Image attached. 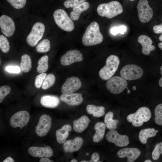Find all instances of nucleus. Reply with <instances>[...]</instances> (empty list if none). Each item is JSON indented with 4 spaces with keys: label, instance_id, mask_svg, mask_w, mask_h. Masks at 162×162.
<instances>
[{
    "label": "nucleus",
    "instance_id": "1",
    "mask_svg": "<svg viewBox=\"0 0 162 162\" xmlns=\"http://www.w3.org/2000/svg\"><path fill=\"white\" fill-rule=\"evenodd\" d=\"M103 37L100 31L98 24L96 22H92L87 28L82 38V43L86 46H91L101 43Z\"/></svg>",
    "mask_w": 162,
    "mask_h": 162
},
{
    "label": "nucleus",
    "instance_id": "2",
    "mask_svg": "<svg viewBox=\"0 0 162 162\" xmlns=\"http://www.w3.org/2000/svg\"><path fill=\"white\" fill-rule=\"evenodd\" d=\"M121 4L116 1H111L100 4L97 8L98 14L100 16L111 19L123 12Z\"/></svg>",
    "mask_w": 162,
    "mask_h": 162
},
{
    "label": "nucleus",
    "instance_id": "3",
    "mask_svg": "<svg viewBox=\"0 0 162 162\" xmlns=\"http://www.w3.org/2000/svg\"><path fill=\"white\" fill-rule=\"evenodd\" d=\"M119 63L120 60L117 56H110L106 59L105 65L99 71L100 78L103 80H108L116 71Z\"/></svg>",
    "mask_w": 162,
    "mask_h": 162
},
{
    "label": "nucleus",
    "instance_id": "4",
    "mask_svg": "<svg viewBox=\"0 0 162 162\" xmlns=\"http://www.w3.org/2000/svg\"><path fill=\"white\" fill-rule=\"evenodd\" d=\"M152 114L150 109L146 107L139 108L136 112L130 114L127 116V121L131 123L135 127L141 126L144 122L148 121L151 118Z\"/></svg>",
    "mask_w": 162,
    "mask_h": 162
},
{
    "label": "nucleus",
    "instance_id": "5",
    "mask_svg": "<svg viewBox=\"0 0 162 162\" xmlns=\"http://www.w3.org/2000/svg\"><path fill=\"white\" fill-rule=\"evenodd\" d=\"M53 16L56 24L61 29L68 32L74 30V23L64 10L61 9L56 10Z\"/></svg>",
    "mask_w": 162,
    "mask_h": 162
},
{
    "label": "nucleus",
    "instance_id": "6",
    "mask_svg": "<svg viewBox=\"0 0 162 162\" xmlns=\"http://www.w3.org/2000/svg\"><path fill=\"white\" fill-rule=\"evenodd\" d=\"M143 71L140 67L134 64L126 65L120 71L121 77L126 80H132L138 79L142 76Z\"/></svg>",
    "mask_w": 162,
    "mask_h": 162
},
{
    "label": "nucleus",
    "instance_id": "7",
    "mask_svg": "<svg viewBox=\"0 0 162 162\" xmlns=\"http://www.w3.org/2000/svg\"><path fill=\"white\" fill-rule=\"evenodd\" d=\"M45 31V27L43 23H35L27 37L26 40L28 44L32 47L35 46L42 38Z\"/></svg>",
    "mask_w": 162,
    "mask_h": 162
},
{
    "label": "nucleus",
    "instance_id": "8",
    "mask_svg": "<svg viewBox=\"0 0 162 162\" xmlns=\"http://www.w3.org/2000/svg\"><path fill=\"white\" fill-rule=\"evenodd\" d=\"M126 80L118 76L112 77L108 80L106 86L108 90L112 94H118L127 87Z\"/></svg>",
    "mask_w": 162,
    "mask_h": 162
},
{
    "label": "nucleus",
    "instance_id": "9",
    "mask_svg": "<svg viewBox=\"0 0 162 162\" xmlns=\"http://www.w3.org/2000/svg\"><path fill=\"white\" fill-rule=\"evenodd\" d=\"M136 8L139 19L142 22L146 23L152 19L153 12L149 6L147 0H139Z\"/></svg>",
    "mask_w": 162,
    "mask_h": 162
},
{
    "label": "nucleus",
    "instance_id": "10",
    "mask_svg": "<svg viewBox=\"0 0 162 162\" xmlns=\"http://www.w3.org/2000/svg\"><path fill=\"white\" fill-rule=\"evenodd\" d=\"M30 118L29 113L25 110H22L14 114L10 119V123L13 128L18 127L22 129L28 122Z\"/></svg>",
    "mask_w": 162,
    "mask_h": 162
},
{
    "label": "nucleus",
    "instance_id": "11",
    "mask_svg": "<svg viewBox=\"0 0 162 162\" xmlns=\"http://www.w3.org/2000/svg\"><path fill=\"white\" fill-rule=\"evenodd\" d=\"M52 119L51 117L47 114L42 115L40 118L39 122L35 127L37 135L43 137L46 135L50 130L52 125Z\"/></svg>",
    "mask_w": 162,
    "mask_h": 162
},
{
    "label": "nucleus",
    "instance_id": "12",
    "mask_svg": "<svg viewBox=\"0 0 162 162\" xmlns=\"http://www.w3.org/2000/svg\"><path fill=\"white\" fill-rule=\"evenodd\" d=\"M106 138L109 142L114 143L118 147L125 146L129 143L128 136L119 134L115 130H111L108 131L106 135Z\"/></svg>",
    "mask_w": 162,
    "mask_h": 162
},
{
    "label": "nucleus",
    "instance_id": "13",
    "mask_svg": "<svg viewBox=\"0 0 162 162\" xmlns=\"http://www.w3.org/2000/svg\"><path fill=\"white\" fill-rule=\"evenodd\" d=\"M0 27L2 33L8 37L13 34L15 29L14 23L12 19L4 15L0 17Z\"/></svg>",
    "mask_w": 162,
    "mask_h": 162
},
{
    "label": "nucleus",
    "instance_id": "14",
    "mask_svg": "<svg viewBox=\"0 0 162 162\" xmlns=\"http://www.w3.org/2000/svg\"><path fill=\"white\" fill-rule=\"evenodd\" d=\"M82 60V55L80 51L72 50L67 51L61 57L60 62L63 65L68 66Z\"/></svg>",
    "mask_w": 162,
    "mask_h": 162
},
{
    "label": "nucleus",
    "instance_id": "15",
    "mask_svg": "<svg viewBox=\"0 0 162 162\" xmlns=\"http://www.w3.org/2000/svg\"><path fill=\"white\" fill-rule=\"evenodd\" d=\"M81 85V80L78 78L76 76L68 77L62 86L61 92L62 94L73 93L80 89Z\"/></svg>",
    "mask_w": 162,
    "mask_h": 162
},
{
    "label": "nucleus",
    "instance_id": "16",
    "mask_svg": "<svg viewBox=\"0 0 162 162\" xmlns=\"http://www.w3.org/2000/svg\"><path fill=\"white\" fill-rule=\"evenodd\" d=\"M141 151L135 148H125L119 150L117 152L118 156L120 158H127L128 162H133L139 156Z\"/></svg>",
    "mask_w": 162,
    "mask_h": 162
},
{
    "label": "nucleus",
    "instance_id": "17",
    "mask_svg": "<svg viewBox=\"0 0 162 162\" xmlns=\"http://www.w3.org/2000/svg\"><path fill=\"white\" fill-rule=\"evenodd\" d=\"M28 153L34 157L39 158H50L53 155V151L49 146L44 147L33 146L29 148L28 150Z\"/></svg>",
    "mask_w": 162,
    "mask_h": 162
},
{
    "label": "nucleus",
    "instance_id": "18",
    "mask_svg": "<svg viewBox=\"0 0 162 162\" xmlns=\"http://www.w3.org/2000/svg\"><path fill=\"white\" fill-rule=\"evenodd\" d=\"M60 99L62 101L70 106L78 105L83 100L82 94L77 93L62 94Z\"/></svg>",
    "mask_w": 162,
    "mask_h": 162
},
{
    "label": "nucleus",
    "instance_id": "19",
    "mask_svg": "<svg viewBox=\"0 0 162 162\" xmlns=\"http://www.w3.org/2000/svg\"><path fill=\"white\" fill-rule=\"evenodd\" d=\"M83 143L82 138L80 136L76 137L73 140L65 141L63 145V148L65 152H73L78 150Z\"/></svg>",
    "mask_w": 162,
    "mask_h": 162
},
{
    "label": "nucleus",
    "instance_id": "20",
    "mask_svg": "<svg viewBox=\"0 0 162 162\" xmlns=\"http://www.w3.org/2000/svg\"><path fill=\"white\" fill-rule=\"evenodd\" d=\"M137 40L141 44L142 47V52L145 55H150L151 52L155 49V46L152 45L153 42L151 39L148 36L141 35L138 37Z\"/></svg>",
    "mask_w": 162,
    "mask_h": 162
},
{
    "label": "nucleus",
    "instance_id": "21",
    "mask_svg": "<svg viewBox=\"0 0 162 162\" xmlns=\"http://www.w3.org/2000/svg\"><path fill=\"white\" fill-rule=\"evenodd\" d=\"M40 102L44 106L48 108H55L59 104L60 101L59 98L56 96L46 95L41 97Z\"/></svg>",
    "mask_w": 162,
    "mask_h": 162
},
{
    "label": "nucleus",
    "instance_id": "22",
    "mask_svg": "<svg viewBox=\"0 0 162 162\" xmlns=\"http://www.w3.org/2000/svg\"><path fill=\"white\" fill-rule=\"evenodd\" d=\"M90 122L87 116H82L73 121V129L76 132L82 133L87 128Z\"/></svg>",
    "mask_w": 162,
    "mask_h": 162
},
{
    "label": "nucleus",
    "instance_id": "23",
    "mask_svg": "<svg viewBox=\"0 0 162 162\" xmlns=\"http://www.w3.org/2000/svg\"><path fill=\"white\" fill-rule=\"evenodd\" d=\"M72 130L71 126L67 124L56 130V135L57 142L60 144L63 143L69 135V132Z\"/></svg>",
    "mask_w": 162,
    "mask_h": 162
},
{
    "label": "nucleus",
    "instance_id": "24",
    "mask_svg": "<svg viewBox=\"0 0 162 162\" xmlns=\"http://www.w3.org/2000/svg\"><path fill=\"white\" fill-rule=\"evenodd\" d=\"M106 128L105 124L102 122H98L94 125V129L95 133L93 137L94 142H98L104 138Z\"/></svg>",
    "mask_w": 162,
    "mask_h": 162
},
{
    "label": "nucleus",
    "instance_id": "25",
    "mask_svg": "<svg viewBox=\"0 0 162 162\" xmlns=\"http://www.w3.org/2000/svg\"><path fill=\"white\" fill-rule=\"evenodd\" d=\"M158 132V130L153 128L142 129L140 131L139 135V141L141 143L145 144L146 143L148 138L155 136Z\"/></svg>",
    "mask_w": 162,
    "mask_h": 162
},
{
    "label": "nucleus",
    "instance_id": "26",
    "mask_svg": "<svg viewBox=\"0 0 162 162\" xmlns=\"http://www.w3.org/2000/svg\"><path fill=\"white\" fill-rule=\"evenodd\" d=\"M90 7L89 3L85 2L80 5L73 8L70 14L71 19L74 20H78L81 13L88 9Z\"/></svg>",
    "mask_w": 162,
    "mask_h": 162
},
{
    "label": "nucleus",
    "instance_id": "27",
    "mask_svg": "<svg viewBox=\"0 0 162 162\" xmlns=\"http://www.w3.org/2000/svg\"><path fill=\"white\" fill-rule=\"evenodd\" d=\"M86 110L87 113L94 117H99L105 114V108L102 106H97L93 105H88Z\"/></svg>",
    "mask_w": 162,
    "mask_h": 162
},
{
    "label": "nucleus",
    "instance_id": "28",
    "mask_svg": "<svg viewBox=\"0 0 162 162\" xmlns=\"http://www.w3.org/2000/svg\"><path fill=\"white\" fill-rule=\"evenodd\" d=\"M113 113L110 111L105 115L104 122L106 128L110 130H114L117 128V124L119 121L117 119H113Z\"/></svg>",
    "mask_w": 162,
    "mask_h": 162
},
{
    "label": "nucleus",
    "instance_id": "29",
    "mask_svg": "<svg viewBox=\"0 0 162 162\" xmlns=\"http://www.w3.org/2000/svg\"><path fill=\"white\" fill-rule=\"evenodd\" d=\"M20 69L22 71L27 73L30 71L32 67V62L30 56L25 54L21 58Z\"/></svg>",
    "mask_w": 162,
    "mask_h": 162
},
{
    "label": "nucleus",
    "instance_id": "30",
    "mask_svg": "<svg viewBox=\"0 0 162 162\" xmlns=\"http://www.w3.org/2000/svg\"><path fill=\"white\" fill-rule=\"evenodd\" d=\"M49 57L47 55H45L39 60L38 62V66L37 71L39 73H44L48 69Z\"/></svg>",
    "mask_w": 162,
    "mask_h": 162
},
{
    "label": "nucleus",
    "instance_id": "31",
    "mask_svg": "<svg viewBox=\"0 0 162 162\" xmlns=\"http://www.w3.org/2000/svg\"><path fill=\"white\" fill-rule=\"evenodd\" d=\"M50 48V41L48 39H45L36 45V50L38 52L45 53L49 51Z\"/></svg>",
    "mask_w": 162,
    "mask_h": 162
},
{
    "label": "nucleus",
    "instance_id": "32",
    "mask_svg": "<svg viewBox=\"0 0 162 162\" xmlns=\"http://www.w3.org/2000/svg\"><path fill=\"white\" fill-rule=\"evenodd\" d=\"M55 77L52 74H48L45 78L42 85V88L44 90L49 88L54 84Z\"/></svg>",
    "mask_w": 162,
    "mask_h": 162
},
{
    "label": "nucleus",
    "instance_id": "33",
    "mask_svg": "<svg viewBox=\"0 0 162 162\" xmlns=\"http://www.w3.org/2000/svg\"><path fill=\"white\" fill-rule=\"evenodd\" d=\"M154 121L157 124L162 126V104L157 106L154 109Z\"/></svg>",
    "mask_w": 162,
    "mask_h": 162
},
{
    "label": "nucleus",
    "instance_id": "34",
    "mask_svg": "<svg viewBox=\"0 0 162 162\" xmlns=\"http://www.w3.org/2000/svg\"><path fill=\"white\" fill-rule=\"evenodd\" d=\"M0 48L1 50L4 53L8 52L10 49V46L7 38L4 35L0 36Z\"/></svg>",
    "mask_w": 162,
    "mask_h": 162
},
{
    "label": "nucleus",
    "instance_id": "35",
    "mask_svg": "<svg viewBox=\"0 0 162 162\" xmlns=\"http://www.w3.org/2000/svg\"><path fill=\"white\" fill-rule=\"evenodd\" d=\"M162 154V142L157 144L152 153V157L153 160L158 159Z\"/></svg>",
    "mask_w": 162,
    "mask_h": 162
},
{
    "label": "nucleus",
    "instance_id": "36",
    "mask_svg": "<svg viewBox=\"0 0 162 162\" xmlns=\"http://www.w3.org/2000/svg\"><path fill=\"white\" fill-rule=\"evenodd\" d=\"M86 0H67L64 3V5L66 8H74L85 2Z\"/></svg>",
    "mask_w": 162,
    "mask_h": 162
},
{
    "label": "nucleus",
    "instance_id": "37",
    "mask_svg": "<svg viewBox=\"0 0 162 162\" xmlns=\"http://www.w3.org/2000/svg\"><path fill=\"white\" fill-rule=\"evenodd\" d=\"M13 7L16 9H21L25 6L26 0H6Z\"/></svg>",
    "mask_w": 162,
    "mask_h": 162
},
{
    "label": "nucleus",
    "instance_id": "38",
    "mask_svg": "<svg viewBox=\"0 0 162 162\" xmlns=\"http://www.w3.org/2000/svg\"><path fill=\"white\" fill-rule=\"evenodd\" d=\"M46 76V74L44 73L40 74L36 77L34 84L36 88H39L41 87Z\"/></svg>",
    "mask_w": 162,
    "mask_h": 162
},
{
    "label": "nucleus",
    "instance_id": "39",
    "mask_svg": "<svg viewBox=\"0 0 162 162\" xmlns=\"http://www.w3.org/2000/svg\"><path fill=\"white\" fill-rule=\"evenodd\" d=\"M11 91L10 87L8 86H4L0 87V103Z\"/></svg>",
    "mask_w": 162,
    "mask_h": 162
},
{
    "label": "nucleus",
    "instance_id": "40",
    "mask_svg": "<svg viewBox=\"0 0 162 162\" xmlns=\"http://www.w3.org/2000/svg\"><path fill=\"white\" fill-rule=\"evenodd\" d=\"M126 31V27L124 25H122L118 27L112 28L110 30L111 33L113 35H116L120 33L121 34L124 33Z\"/></svg>",
    "mask_w": 162,
    "mask_h": 162
},
{
    "label": "nucleus",
    "instance_id": "41",
    "mask_svg": "<svg viewBox=\"0 0 162 162\" xmlns=\"http://www.w3.org/2000/svg\"><path fill=\"white\" fill-rule=\"evenodd\" d=\"M5 69L8 72L14 73H18L20 71V68L17 66H8Z\"/></svg>",
    "mask_w": 162,
    "mask_h": 162
},
{
    "label": "nucleus",
    "instance_id": "42",
    "mask_svg": "<svg viewBox=\"0 0 162 162\" xmlns=\"http://www.w3.org/2000/svg\"><path fill=\"white\" fill-rule=\"evenodd\" d=\"M100 158V156L99 154L97 152L93 153L91 155V160L89 161L82 160L81 162H97Z\"/></svg>",
    "mask_w": 162,
    "mask_h": 162
},
{
    "label": "nucleus",
    "instance_id": "43",
    "mask_svg": "<svg viewBox=\"0 0 162 162\" xmlns=\"http://www.w3.org/2000/svg\"><path fill=\"white\" fill-rule=\"evenodd\" d=\"M161 23L158 25L154 26L153 27L154 32L156 34H160L162 33V19Z\"/></svg>",
    "mask_w": 162,
    "mask_h": 162
},
{
    "label": "nucleus",
    "instance_id": "44",
    "mask_svg": "<svg viewBox=\"0 0 162 162\" xmlns=\"http://www.w3.org/2000/svg\"><path fill=\"white\" fill-rule=\"evenodd\" d=\"M40 162H53L54 161L51 160L48 158L46 157H42L39 160Z\"/></svg>",
    "mask_w": 162,
    "mask_h": 162
},
{
    "label": "nucleus",
    "instance_id": "45",
    "mask_svg": "<svg viewBox=\"0 0 162 162\" xmlns=\"http://www.w3.org/2000/svg\"><path fill=\"white\" fill-rule=\"evenodd\" d=\"M3 162H14V160L10 157H9L7 158Z\"/></svg>",
    "mask_w": 162,
    "mask_h": 162
},
{
    "label": "nucleus",
    "instance_id": "46",
    "mask_svg": "<svg viewBox=\"0 0 162 162\" xmlns=\"http://www.w3.org/2000/svg\"><path fill=\"white\" fill-rule=\"evenodd\" d=\"M159 85L162 87V77L160 79L159 81Z\"/></svg>",
    "mask_w": 162,
    "mask_h": 162
},
{
    "label": "nucleus",
    "instance_id": "47",
    "mask_svg": "<svg viewBox=\"0 0 162 162\" xmlns=\"http://www.w3.org/2000/svg\"><path fill=\"white\" fill-rule=\"evenodd\" d=\"M158 46L161 50H162V42L158 44Z\"/></svg>",
    "mask_w": 162,
    "mask_h": 162
},
{
    "label": "nucleus",
    "instance_id": "48",
    "mask_svg": "<svg viewBox=\"0 0 162 162\" xmlns=\"http://www.w3.org/2000/svg\"><path fill=\"white\" fill-rule=\"evenodd\" d=\"M159 39L160 41H162V34L159 37Z\"/></svg>",
    "mask_w": 162,
    "mask_h": 162
},
{
    "label": "nucleus",
    "instance_id": "49",
    "mask_svg": "<svg viewBox=\"0 0 162 162\" xmlns=\"http://www.w3.org/2000/svg\"><path fill=\"white\" fill-rule=\"evenodd\" d=\"M78 161L74 159H72L70 161V162H77Z\"/></svg>",
    "mask_w": 162,
    "mask_h": 162
},
{
    "label": "nucleus",
    "instance_id": "50",
    "mask_svg": "<svg viewBox=\"0 0 162 162\" xmlns=\"http://www.w3.org/2000/svg\"><path fill=\"white\" fill-rule=\"evenodd\" d=\"M144 162H152V161L150 160L147 159L145 160Z\"/></svg>",
    "mask_w": 162,
    "mask_h": 162
},
{
    "label": "nucleus",
    "instance_id": "51",
    "mask_svg": "<svg viewBox=\"0 0 162 162\" xmlns=\"http://www.w3.org/2000/svg\"><path fill=\"white\" fill-rule=\"evenodd\" d=\"M136 86H133V87H132V89L133 90H135L136 89Z\"/></svg>",
    "mask_w": 162,
    "mask_h": 162
},
{
    "label": "nucleus",
    "instance_id": "52",
    "mask_svg": "<svg viewBox=\"0 0 162 162\" xmlns=\"http://www.w3.org/2000/svg\"><path fill=\"white\" fill-rule=\"evenodd\" d=\"M160 71L161 74L162 75V65L160 67Z\"/></svg>",
    "mask_w": 162,
    "mask_h": 162
},
{
    "label": "nucleus",
    "instance_id": "53",
    "mask_svg": "<svg viewBox=\"0 0 162 162\" xmlns=\"http://www.w3.org/2000/svg\"><path fill=\"white\" fill-rule=\"evenodd\" d=\"M130 91L128 89V93H130Z\"/></svg>",
    "mask_w": 162,
    "mask_h": 162
},
{
    "label": "nucleus",
    "instance_id": "54",
    "mask_svg": "<svg viewBox=\"0 0 162 162\" xmlns=\"http://www.w3.org/2000/svg\"><path fill=\"white\" fill-rule=\"evenodd\" d=\"M130 0L131 1H134L135 0Z\"/></svg>",
    "mask_w": 162,
    "mask_h": 162
}]
</instances>
